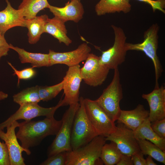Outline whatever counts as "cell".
<instances>
[{
  "mask_svg": "<svg viewBox=\"0 0 165 165\" xmlns=\"http://www.w3.org/2000/svg\"><path fill=\"white\" fill-rule=\"evenodd\" d=\"M61 106L62 104L61 100L55 106L48 108L42 107L38 103L26 104L20 106L19 108L15 113L0 123V130H3L13 122L18 120L29 121L40 116H53L56 110Z\"/></svg>",
  "mask_w": 165,
  "mask_h": 165,
  "instance_id": "10",
  "label": "cell"
},
{
  "mask_svg": "<svg viewBox=\"0 0 165 165\" xmlns=\"http://www.w3.org/2000/svg\"></svg>",
  "mask_w": 165,
  "mask_h": 165,
  "instance_id": "39",
  "label": "cell"
},
{
  "mask_svg": "<svg viewBox=\"0 0 165 165\" xmlns=\"http://www.w3.org/2000/svg\"><path fill=\"white\" fill-rule=\"evenodd\" d=\"M63 80L52 86H39V94L41 101H47L55 98L63 90Z\"/></svg>",
  "mask_w": 165,
  "mask_h": 165,
  "instance_id": "28",
  "label": "cell"
},
{
  "mask_svg": "<svg viewBox=\"0 0 165 165\" xmlns=\"http://www.w3.org/2000/svg\"><path fill=\"white\" fill-rule=\"evenodd\" d=\"M2 35V34L0 30V35Z\"/></svg>",
  "mask_w": 165,
  "mask_h": 165,
  "instance_id": "38",
  "label": "cell"
},
{
  "mask_svg": "<svg viewBox=\"0 0 165 165\" xmlns=\"http://www.w3.org/2000/svg\"><path fill=\"white\" fill-rule=\"evenodd\" d=\"M116 165H133L131 156L122 154Z\"/></svg>",
  "mask_w": 165,
  "mask_h": 165,
  "instance_id": "36",
  "label": "cell"
},
{
  "mask_svg": "<svg viewBox=\"0 0 165 165\" xmlns=\"http://www.w3.org/2000/svg\"><path fill=\"white\" fill-rule=\"evenodd\" d=\"M123 98V92L120 83L118 68L114 69L112 79L95 101L114 122L117 120L121 110L120 102Z\"/></svg>",
  "mask_w": 165,
  "mask_h": 165,
  "instance_id": "4",
  "label": "cell"
},
{
  "mask_svg": "<svg viewBox=\"0 0 165 165\" xmlns=\"http://www.w3.org/2000/svg\"><path fill=\"white\" fill-rule=\"evenodd\" d=\"M151 127L160 137L165 138V119L151 123Z\"/></svg>",
  "mask_w": 165,
  "mask_h": 165,
  "instance_id": "31",
  "label": "cell"
},
{
  "mask_svg": "<svg viewBox=\"0 0 165 165\" xmlns=\"http://www.w3.org/2000/svg\"><path fill=\"white\" fill-rule=\"evenodd\" d=\"M66 152H61L50 157L40 165H65Z\"/></svg>",
  "mask_w": 165,
  "mask_h": 165,
  "instance_id": "30",
  "label": "cell"
},
{
  "mask_svg": "<svg viewBox=\"0 0 165 165\" xmlns=\"http://www.w3.org/2000/svg\"><path fill=\"white\" fill-rule=\"evenodd\" d=\"M159 26L157 23L151 25L144 33V40L141 43H132L126 42L127 51L135 50L143 52L152 61L154 68L156 83L159 85L158 80L163 71L162 67L157 54L158 46V32Z\"/></svg>",
  "mask_w": 165,
  "mask_h": 165,
  "instance_id": "5",
  "label": "cell"
},
{
  "mask_svg": "<svg viewBox=\"0 0 165 165\" xmlns=\"http://www.w3.org/2000/svg\"><path fill=\"white\" fill-rule=\"evenodd\" d=\"M122 154L116 144L111 141L110 143H105L103 146L100 158L105 165H116L119 161Z\"/></svg>",
  "mask_w": 165,
  "mask_h": 165,
  "instance_id": "26",
  "label": "cell"
},
{
  "mask_svg": "<svg viewBox=\"0 0 165 165\" xmlns=\"http://www.w3.org/2000/svg\"><path fill=\"white\" fill-rule=\"evenodd\" d=\"M130 0H100L96 4L95 10L98 16L106 14L122 12L129 13L131 9Z\"/></svg>",
  "mask_w": 165,
  "mask_h": 165,
  "instance_id": "19",
  "label": "cell"
},
{
  "mask_svg": "<svg viewBox=\"0 0 165 165\" xmlns=\"http://www.w3.org/2000/svg\"><path fill=\"white\" fill-rule=\"evenodd\" d=\"M10 49L9 44L6 40L4 35H0V60L1 58L8 54Z\"/></svg>",
  "mask_w": 165,
  "mask_h": 165,
  "instance_id": "34",
  "label": "cell"
},
{
  "mask_svg": "<svg viewBox=\"0 0 165 165\" xmlns=\"http://www.w3.org/2000/svg\"><path fill=\"white\" fill-rule=\"evenodd\" d=\"M85 61L80 68L82 79L91 86L101 85L105 80L110 69L100 63L99 57L93 53H90Z\"/></svg>",
  "mask_w": 165,
  "mask_h": 165,
  "instance_id": "9",
  "label": "cell"
},
{
  "mask_svg": "<svg viewBox=\"0 0 165 165\" xmlns=\"http://www.w3.org/2000/svg\"><path fill=\"white\" fill-rule=\"evenodd\" d=\"M50 4L47 0H22L18 9L26 19L36 16L41 10L49 8Z\"/></svg>",
  "mask_w": 165,
  "mask_h": 165,
  "instance_id": "24",
  "label": "cell"
},
{
  "mask_svg": "<svg viewBox=\"0 0 165 165\" xmlns=\"http://www.w3.org/2000/svg\"><path fill=\"white\" fill-rule=\"evenodd\" d=\"M79 102L69 105L62 117L60 128L47 151L48 157L58 153L72 150L71 137L74 119L79 108Z\"/></svg>",
  "mask_w": 165,
  "mask_h": 165,
  "instance_id": "6",
  "label": "cell"
},
{
  "mask_svg": "<svg viewBox=\"0 0 165 165\" xmlns=\"http://www.w3.org/2000/svg\"><path fill=\"white\" fill-rule=\"evenodd\" d=\"M83 100L82 97H79L80 106L73 122L71 137L72 150L85 145L99 135L87 115Z\"/></svg>",
  "mask_w": 165,
  "mask_h": 165,
  "instance_id": "3",
  "label": "cell"
},
{
  "mask_svg": "<svg viewBox=\"0 0 165 165\" xmlns=\"http://www.w3.org/2000/svg\"><path fill=\"white\" fill-rule=\"evenodd\" d=\"M0 165H10L9 152L5 143L0 141Z\"/></svg>",
  "mask_w": 165,
  "mask_h": 165,
  "instance_id": "33",
  "label": "cell"
},
{
  "mask_svg": "<svg viewBox=\"0 0 165 165\" xmlns=\"http://www.w3.org/2000/svg\"><path fill=\"white\" fill-rule=\"evenodd\" d=\"M131 158L134 165H146L144 154L141 151L132 155Z\"/></svg>",
  "mask_w": 165,
  "mask_h": 165,
  "instance_id": "35",
  "label": "cell"
},
{
  "mask_svg": "<svg viewBox=\"0 0 165 165\" xmlns=\"http://www.w3.org/2000/svg\"><path fill=\"white\" fill-rule=\"evenodd\" d=\"M61 124V119L57 120L54 116L37 121H25L20 123L16 135L21 142V146L29 149L38 145L47 136L56 135Z\"/></svg>",
  "mask_w": 165,
  "mask_h": 165,
  "instance_id": "1",
  "label": "cell"
},
{
  "mask_svg": "<svg viewBox=\"0 0 165 165\" xmlns=\"http://www.w3.org/2000/svg\"><path fill=\"white\" fill-rule=\"evenodd\" d=\"M151 122L148 117L135 130L134 135L137 140L140 139L147 140L165 152V138L160 137L152 130Z\"/></svg>",
  "mask_w": 165,
  "mask_h": 165,
  "instance_id": "23",
  "label": "cell"
},
{
  "mask_svg": "<svg viewBox=\"0 0 165 165\" xmlns=\"http://www.w3.org/2000/svg\"><path fill=\"white\" fill-rule=\"evenodd\" d=\"M105 140L114 142L123 154L132 156L141 151L134 131L121 123H118L116 130Z\"/></svg>",
  "mask_w": 165,
  "mask_h": 165,
  "instance_id": "11",
  "label": "cell"
},
{
  "mask_svg": "<svg viewBox=\"0 0 165 165\" xmlns=\"http://www.w3.org/2000/svg\"><path fill=\"white\" fill-rule=\"evenodd\" d=\"M8 64L12 68L14 71V75H16L18 78V85H19L20 79L28 80L31 79L35 75L36 72L34 68H28L21 70H17L9 62Z\"/></svg>",
  "mask_w": 165,
  "mask_h": 165,
  "instance_id": "29",
  "label": "cell"
},
{
  "mask_svg": "<svg viewBox=\"0 0 165 165\" xmlns=\"http://www.w3.org/2000/svg\"><path fill=\"white\" fill-rule=\"evenodd\" d=\"M141 152L148 155L156 160L165 164V152L152 142L145 139L137 140Z\"/></svg>",
  "mask_w": 165,
  "mask_h": 165,
  "instance_id": "27",
  "label": "cell"
},
{
  "mask_svg": "<svg viewBox=\"0 0 165 165\" xmlns=\"http://www.w3.org/2000/svg\"><path fill=\"white\" fill-rule=\"evenodd\" d=\"M48 8L54 16L65 22L72 21L78 23L82 18L84 13V8L80 0H71L62 7L50 5Z\"/></svg>",
  "mask_w": 165,
  "mask_h": 165,
  "instance_id": "16",
  "label": "cell"
},
{
  "mask_svg": "<svg viewBox=\"0 0 165 165\" xmlns=\"http://www.w3.org/2000/svg\"><path fill=\"white\" fill-rule=\"evenodd\" d=\"M10 49L16 51L22 63H29L33 68L50 66L49 54L33 53L28 52L24 49L14 46L10 44Z\"/></svg>",
  "mask_w": 165,
  "mask_h": 165,
  "instance_id": "20",
  "label": "cell"
},
{
  "mask_svg": "<svg viewBox=\"0 0 165 165\" xmlns=\"http://www.w3.org/2000/svg\"><path fill=\"white\" fill-rule=\"evenodd\" d=\"M83 101L88 117L99 135L106 137L116 130V126L115 122L95 100L84 98Z\"/></svg>",
  "mask_w": 165,
  "mask_h": 165,
  "instance_id": "8",
  "label": "cell"
},
{
  "mask_svg": "<svg viewBox=\"0 0 165 165\" xmlns=\"http://www.w3.org/2000/svg\"><path fill=\"white\" fill-rule=\"evenodd\" d=\"M39 86L28 88L13 96V101L20 106L26 104L38 103L41 101Z\"/></svg>",
  "mask_w": 165,
  "mask_h": 165,
  "instance_id": "25",
  "label": "cell"
},
{
  "mask_svg": "<svg viewBox=\"0 0 165 165\" xmlns=\"http://www.w3.org/2000/svg\"><path fill=\"white\" fill-rule=\"evenodd\" d=\"M115 35L113 45L107 50L102 51L99 61L109 69H114L125 61L127 52L125 44L127 37L121 28L111 25Z\"/></svg>",
  "mask_w": 165,
  "mask_h": 165,
  "instance_id": "7",
  "label": "cell"
},
{
  "mask_svg": "<svg viewBox=\"0 0 165 165\" xmlns=\"http://www.w3.org/2000/svg\"><path fill=\"white\" fill-rule=\"evenodd\" d=\"M7 6L0 11V30L4 35L9 29L17 26L25 27L26 19L20 11L14 8L9 0H5Z\"/></svg>",
  "mask_w": 165,
  "mask_h": 165,
  "instance_id": "17",
  "label": "cell"
},
{
  "mask_svg": "<svg viewBox=\"0 0 165 165\" xmlns=\"http://www.w3.org/2000/svg\"><path fill=\"white\" fill-rule=\"evenodd\" d=\"M48 18L47 15L44 14L26 19L25 27L28 29V41L30 44H35L39 40L41 35L44 33L45 25Z\"/></svg>",
  "mask_w": 165,
  "mask_h": 165,
  "instance_id": "22",
  "label": "cell"
},
{
  "mask_svg": "<svg viewBox=\"0 0 165 165\" xmlns=\"http://www.w3.org/2000/svg\"><path fill=\"white\" fill-rule=\"evenodd\" d=\"M148 115L149 111L140 104L132 110H121L117 120L118 123H122L134 131L148 117Z\"/></svg>",
  "mask_w": 165,
  "mask_h": 165,
  "instance_id": "18",
  "label": "cell"
},
{
  "mask_svg": "<svg viewBox=\"0 0 165 165\" xmlns=\"http://www.w3.org/2000/svg\"><path fill=\"white\" fill-rule=\"evenodd\" d=\"M91 51L90 47L86 43H82L76 49L69 52H57L50 50L48 54L50 66L57 64H64L68 67L76 66L86 59Z\"/></svg>",
  "mask_w": 165,
  "mask_h": 165,
  "instance_id": "14",
  "label": "cell"
},
{
  "mask_svg": "<svg viewBox=\"0 0 165 165\" xmlns=\"http://www.w3.org/2000/svg\"><path fill=\"white\" fill-rule=\"evenodd\" d=\"M148 102L149 107L148 118L151 122L165 119V88L163 85L155 86L150 93L142 95Z\"/></svg>",
  "mask_w": 165,
  "mask_h": 165,
  "instance_id": "15",
  "label": "cell"
},
{
  "mask_svg": "<svg viewBox=\"0 0 165 165\" xmlns=\"http://www.w3.org/2000/svg\"><path fill=\"white\" fill-rule=\"evenodd\" d=\"M106 141L105 137L98 135L85 145L66 152L65 165H103L100 156Z\"/></svg>",
  "mask_w": 165,
  "mask_h": 165,
  "instance_id": "2",
  "label": "cell"
},
{
  "mask_svg": "<svg viewBox=\"0 0 165 165\" xmlns=\"http://www.w3.org/2000/svg\"><path fill=\"white\" fill-rule=\"evenodd\" d=\"M146 165H157V164L155 163L152 159V158L150 156H148L146 158Z\"/></svg>",
  "mask_w": 165,
  "mask_h": 165,
  "instance_id": "37",
  "label": "cell"
},
{
  "mask_svg": "<svg viewBox=\"0 0 165 165\" xmlns=\"http://www.w3.org/2000/svg\"><path fill=\"white\" fill-rule=\"evenodd\" d=\"M80 66L69 67L64 77L63 90L64 97L61 100L62 106L75 104L79 101V89L82 80Z\"/></svg>",
  "mask_w": 165,
  "mask_h": 165,
  "instance_id": "13",
  "label": "cell"
},
{
  "mask_svg": "<svg viewBox=\"0 0 165 165\" xmlns=\"http://www.w3.org/2000/svg\"><path fill=\"white\" fill-rule=\"evenodd\" d=\"M149 5L152 7L153 12L159 10L164 14L165 13V0H137Z\"/></svg>",
  "mask_w": 165,
  "mask_h": 165,
  "instance_id": "32",
  "label": "cell"
},
{
  "mask_svg": "<svg viewBox=\"0 0 165 165\" xmlns=\"http://www.w3.org/2000/svg\"><path fill=\"white\" fill-rule=\"evenodd\" d=\"M20 124V123L15 121L6 127V133L0 130V138L5 142L7 146L10 165H25L22 152L24 151L28 155L31 154L29 149L23 148L17 141L15 129Z\"/></svg>",
  "mask_w": 165,
  "mask_h": 165,
  "instance_id": "12",
  "label": "cell"
},
{
  "mask_svg": "<svg viewBox=\"0 0 165 165\" xmlns=\"http://www.w3.org/2000/svg\"><path fill=\"white\" fill-rule=\"evenodd\" d=\"M65 23L56 16L51 19L49 18L45 25L44 33L51 35L57 39L60 43H63L68 46L72 41L67 35Z\"/></svg>",
  "mask_w": 165,
  "mask_h": 165,
  "instance_id": "21",
  "label": "cell"
}]
</instances>
